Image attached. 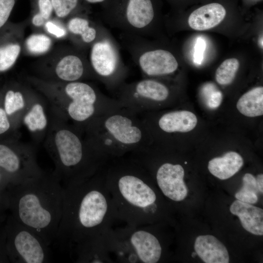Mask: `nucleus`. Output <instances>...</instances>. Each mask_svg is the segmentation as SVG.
<instances>
[{"mask_svg":"<svg viewBox=\"0 0 263 263\" xmlns=\"http://www.w3.org/2000/svg\"><path fill=\"white\" fill-rule=\"evenodd\" d=\"M106 165L87 179L63 187V212L54 243L61 250L69 253L76 244L113 227L118 220L106 184Z\"/></svg>","mask_w":263,"mask_h":263,"instance_id":"nucleus-1","label":"nucleus"},{"mask_svg":"<svg viewBox=\"0 0 263 263\" xmlns=\"http://www.w3.org/2000/svg\"><path fill=\"white\" fill-rule=\"evenodd\" d=\"M105 176L119 221L137 226L156 219L159 198L152 178L138 161L130 155L111 159L105 166Z\"/></svg>","mask_w":263,"mask_h":263,"instance_id":"nucleus-2","label":"nucleus"},{"mask_svg":"<svg viewBox=\"0 0 263 263\" xmlns=\"http://www.w3.org/2000/svg\"><path fill=\"white\" fill-rule=\"evenodd\" d=\"M6 199L9 213L39 234L49 246L54 243L61 220L64 188L53 173L19 184H10Z\"/></svg>","mask_w":263,"mask_h":263,"instance_id":"nucleus-3","label":"nucleus"},{"mask_svg":"<svg viewBox=\"0 0 263 263\" xmlns=\"http://www.w3.org/2000/svg\"><path fill=\"white\" fill-rule=\"evenodd\" d=\"M43 143L55 165L52 173L63 187L87 179L110 160L82 129L52 111L51 124Z\"/></svg>","mask_w":263,"mask_h":263,"instance_id":"nucleus-4","label":"nucleus"},{"mask_svg":"<svg viewBox=\"0 0 263 263\" xmlns=\"http://www.w3.org/2000/svg\"><path fill=\"white\" fill-rule=\"evenodd\" d=\"M24 81L45 97L55 113L81 129L93 119L122 107L115 98L85 80L54 82L28 75Z\"/></svg>","mask_w":263,"mask_h":263,"instance_id":"nucleus-5","label":"nucleus"},{"mask_svg":"<svg viewBox=\"0 0 263 263\" xmlns=\"http://www.w3.org/2000/svg\"><path fill=\"white\" fill-rule=\"evenodd\" d=\"M82 129L110 159L140 151L152 141L139 115L123 107L93 119Z\"/></svg>","mask_w":263,"mask_h":263,"instance_id":"nucleus-6","label":"nucleus"},{"mask_svg":"<svg viewBox=\"0 0 263 263\" xmlns=\"http://www.w3.org/2000/svg\"><path fill=\"white\" fill-rule=\"evenodd\" d=\"M34 71V76L50 81L94 79L86 51L74 45L52 49L35 63Z\"/></svg>","mask_w":263,"mask_h":263,"instance_id":"nucleus-7","label":"nucleus"},{"mask_svg":"<svg viewBox=\"0 0 263 263\" xmlns=\"http://www.w3.org/2000/svg\"><path fill=\"white\" fill-rule=\"evenodd\" d=\"M88 58L94 79L109 90L115 91L125 82L128 68L122 59L118 42L105 26L90 46Z\"/></svg>","mask_w":263,"mask_h":263,"instance_id":"nucleus-8","label":"nucleus"},{"mask_svg":"<svg viewBox=\"0 0 263 263\" xmlns=\"http://www.w3.org/2000/svg\"><path fill=\"white\" fill-rule=\"evenodd\" d=\"M102 18L121 32L146 37L151 33L156 12L152 0H110Z\"/></svg>","mask_w":263,"mask_h":263,"instance_id":"nucleus-9","label":"nucleus"},{"mask_svg":"<svg viewBox=\"0 0 263 263\" xmlns=\"http://www.w3.org/2000/svg\"><path fill=\"white\" fill-rule=\"evenodd\" d=\"M120 40L143 77L171 75L178 67V61L170 51L154 47L146 37L121 32Z\"/></svg>","mask_w":263,"mask_h":263,"instance_id":"nucleus-10","label":"nucleus"},{"mask_svg":"<svg viewBox=\"0 0 263 263\" xmlns=\"http://www.w3.org/2000/svg\"><path fill=\"white\" fill-rule=\"evenodd\" d=\"M6 247L10 263L49 262V245L36 232L23 225L10 213L4 224Z\"/></svg>","mask_w":263,"mask_h":263,"instance_id":"nucleus-11","label":"nucleus"},{"mask_svg":"<svg viewBox=\"0 0 263 263\" xmlns=\"http://www.w3.org/2000/svg\"><path fill=\"white\" fill-rule=\"evenodd\" d=\"M0 169L13 184L38 177L45 172L37 162L36 145L16 137L0 140Z\"/></svg>","mask_w":263,"mask_h":263,"instance_id":"nucleus-12","label":"nucleus"},{"mask_svg":"<svg viewBox=\"0 0 263 263\" xmlns=\"http://www.w3.org/2000/svg\"><path fill=\"white\" fill-rule=\"evenodd\" d=\"M116 91L115 98L123 108L137 114L147 113L154 105L167 101L169 88L154 78L143 77L131 83H123Z\"/></svg>","mask_w":263,"mask_h":263,"instance_id":"nucleus-13","label":"nucleus"},{"mask_svg":"<svg viewBox=\"0 0 263 263\" xmlns=\"http://www.w3.org/2000/svg\"><path fill=\"white\" fill-rule=\"evenodd\" d=\"M149 225H125L114 229L116 234L130 247L139 263H156L162 256L161 242Z\"/></svg>","mask_w":263,"mask_h":263,"instance_id":"nucleus-14","label":"nucleus"},{"mask_svg":"<svg viewBox=\"0 0 263 263\" xmlns=\"http://www.w3.org/2000/svg\"><path fill=\"white\" fill-rule=\"evenodd\" d=\"M33 87L26 82L10 80L1 85L0 105L18 132L23 114L30 100Z\"/></svg>","mask_w":263,"mask_h":263,"instance_id":"nucleus-15","label":"nucleus"},{"mask_svg":"<svg viewBox=\"0 0 263 263\" xmlns=\"http://www.w3.org/2000/svg\"><path fill=\"white\" fill-rule=\"evenodd\" d=\"M51 118L52 110L48 101L33 88L21 124L27 129L36 145L43 142L49 129Z\"/></svg>","mask_w":263,"mask_h":263,"instance_id":"nucleus-16","label":"nucleus"},{"mask_svg":"<svg viewBox=\"0 0 263 263\" xmlns=\"http://www.w3.org/2000/svg\"><path fill=\"white\" fill-rule=\"evenodd\" d=\"M145 168L151 176H154L158 187L165 197L176 202L185 199L188 189L184 181V169L181 165L165 162L155 169Z\"/></svg>","mask_w":263,"mask_h":263,"instance_id":"nucleus-17","label":"nucleus"},{"mask_svg":"<svg viewBox=\"0 0 263 263\" xmlns=\"http://www.w3.org/2000/svg\"><path fill=\"white\" fill-rule=\"evenodd\" d=\"M29 19L8 21L0 30V75L11 70L22 53L25 28Z\"/></svg>","mask_w":263,"mask_h":263,"instance_id":"nucleus-18","label":"nucleus"},{"mask_svg":"<svg viewBox=\"0 0 263 263\" xmlns=\"http://www.w3.org/2000/svg\"><path fill=\"white\" fill-rule=\"evenodd\" d=\"M68 39L73 45L86 51L99 37L104 25L92 20L84 12L74 15L65 20Z\"/></svg>","mask_w":263,"mask_h":263,"instance_id":"nucleus-19","label":"nucleus"},{"mask_svg":"<svg viewBox=\"0 0 263 263\" xmlns=\"http://www.w3.org/2000/svg\"><path fill=\"white\" fill-rule=\"evenodd\" d=\"M107 230L75 245L69 253L74 261L78 263H115L109 249Z\"/></svg>","mask_w":263,"mask_h":263,"instance_id":"nucleus-20","label":"nucleus"},{"mask_svg":"<svg viewBox=\"0 0 263 263\" xmlns=\"http://www.w3.org/2000/svg\"><path fill=\"white\" fill-rule=\"evenodd\" d=\"M194 249L197 255L206 263H228L229 262L226 248L212 235L198 236L195 241Z\"/></svg>","mask_w":263,"mask_h":263,"instance_id":"nucleus-21","label":"nucleus"},{"mask_svg":"<svg viewBox=\"0 0 263 263\" xmlns=\"http://www.w3.org/2000/svg\"><path fill=\"white\" fill-rule=\"evenodd\" d=\"M197 123L196 115L193 113L185 110L165 113L157 121L158 128L168 134L189 132L195 127Z\"/></svg>","mask_w":263,"mask_h":263,"instance_id":"nucleus-22","label":"nucleus"},{"mask_svg":"<svg viewBox=\"0 0 263 263\" xmlns=\"http://www.w3.org/2000/svg\"><path fill=\"white\" fill-rule=\"evenodd\" d=\"M226 10L218 3H211L200 7L190 15L188 23L193 29L208 30L218 25L224 19Z\"/></svg>","mask_w":263,"mask_h":263,"instance_id":"nucleus-23","label":"nucleus"},{"mask_svg":"<svg viewBox=\"0 0 263 263\" xmlns=\"http://www.w3.org/2000/svg\"><path fill=\"white\" fill-rule=\"evenodd\" d=\"M230 211L237 216L244 228L256 235L263 234V210L262 208L238 200L233 202Z\"/></svg>","mask_w":263,"mask_h":263,"instance_id":"nucleus-24","label":"nucleus"},{"mask_svg":"<svg viewBox=\"0 0 263 263\" xmlns=\"http://www.w3.org/2000/svg\"><path fill=\"white\" fill-rule=\"evenodd\" d=\"M244 161L237 152L229 151L222 157L210 160L208 164L209 172L221 180L227 179L236 174L242 168Z\"/></svg>","mask_w":263,"mask_h":263,"instance_id":"nucleus-25","label":"nucleus"},{"mask_svg":"<svg viewBox=\"0 0 263 263\" xmlns=\"http://www.w3.org/2000/svg\"><path fill=\"white\" fill-rule=\"evenodd\" d=\"M54 40L43 31H35L24 38L22 53L26 56H43L52 50Z\"/></svg>","mask_w":263,"mask_h":263,"instance_id":"nucleus-26","label":"nucleus"},{"mask_svg":"<svg viewBox=\"0 0 263 263\" xmlns=\"http://www.w3.org/2000/svg\"><path fill=\"white\" fill-rule=\"evenodd\" d=\"M238 110L247 117L263 114V87H255L244 94L237 103Z\"/></svg>","mask_w":263,"mask_h":263,"instance_id":"nucleus-27","label":"nucleus"},{"mask_svg":"<svg viewBox=\"0 0 263 263\" xmlns=\"http://www.w3.org/2000/svg\"><path fill=\"white\" fill-rule=\"evenodd\" d=\"M32 10L29 24L35 31H42L45 22L53 17V8L51 0H31Z\"/></svg>","mask_w":263,"mask_h":263,"instance_id":"nucleus-28","label":"nucleus"},{"mask_svg":"<svg viewBox=\"0 0 263 263\" xmlns=\"http://www.w3.org/2000/svg\"><path fill=\"white\" fill-rule=\"evenodd\" d=\"M55 17L63 20L83 12L81 7L82 0H51Z\"/></svg>","mask_w":263,"mask_h":263,"instance_id":"nucleus-29","label":"nucleus"},{"mask_svg":"<svg viewBox=\"0 0 263 263\" xmlns=\"http://www.w3.org/2000/svg\"><path fill=\"white\" fill-rule=\"evenodd\" d=\"M239 67V60L235 58L225 59L218 67L215 73V78L220 85L231 83Z\"/></svg>","mask_w":263,"mask_h":263,"instance_id":"nucleus-30","label":"nucleus"},{"mask_svg":"<svg viewBox=\"0 0 263 263\" xmlns=\"http://www.w3.org/2000/svg\"><path fill=\"white\" fill-rule=\"evenodd\" d=\"M42 31L54 39H65L68 38V33L64 20L52 17L44 25Z\"/></svg>","mask_w":263,"mask_h":263,"instance_id":"nucleus-31","label":"nucleus"},{"mask_svg":"<svg viewBox=\"0 0 263 263\" xmlns=\"http://www.w3.org/2000/svg\"><path fill=\"white\" fill-rule=\"evenodd\" d=\"M17 0H0V30L9 21Z\"/></svg>","mask_w":263,"mask_h":263,"instance_id":"nucleus-32","label":"nucleus"},{"mask_svg":"<svg viewBox=\"0 0 263 263\" xmlns=\"http://www.w3.org/2000/svg\"><path fill=\"white\" fill-rule=\"evenodd\" d=\"M4 224L5 222L0 223V263H10L6 247Z\"/></svg>","mask_w":263,"mask_h":263,"instance_id":"nucleus-33","label":"nucleus"},{"mask_svg":"<svg viewBox=\"0 0 263 263\" xmlns=\"http://www.w3.org/2000/svg\"><path fill=\"white\" fill-rule=\"evenodd\" d=\"M206 47V43L202 38H198L194 46V61L200 65L203 60L204 54Z\"/></svg>","mask_w":263,"mask_h":263,"instance_id":"nucleus-34","label":"nucleus"},{"mask_svg":"<svg viewBox=\"0 0 263 263\" xmlns=\"http://www.w3.org/2000/svg\"><path fill=\"white\" fill-rule=\"evenodd\" d=\"M243 185L241 188L244 190L258 193L256 178L250 173H246L243 177Z\"/></svg>","mask_w":263,"mask_h":263,"instance_id":"nucleus-35","label":"nucleus"},{"mask_svg":"<svg viewBox=\"0 0 263 263\" xmlns=\"http://www.w3.org/2000/svg\"><path fill=\"white\" fill-rule=\"evenodd\" d=\"M7 188L0 186V223L5 222L8 215L7 212L8 210L6 195Z\"/></svg>","mask_w":263,"mask_h":263,"instance_id":"nucleus-36","label":"nucleus"},{"mask_svg":"<svg viewBox=\"0 0 263 263\" xmlns=\"http://www.w3.org/2000/svg\"><path fill=\"white\" fill-rule=\"evenodd\" d=\"M258 194L241 189L236 193L235 197L237 200L248 204H254L258 201Z\"/></svg>","mask_w":263,"mask_h":263,"instance_id":"nucleus-37","label":"nucleus"},{"mask_svg":"<svg viewBox=\"0 0 263 263\" xmlns=\"http://www.w3.org/2000/svg\"><path fill=\"white\" fill-rule=\"evenodd\" d=\"M10 184L11 182L8 178L0 169V186L7 188Z\"/></svg>","mask_w":263,"mask_h":263,"instance_id":"nucleus-38","label":"nucleus"},{"mask_svg":"<svg viewBox=\"0 0 263 263\" xmlns=\"http://www.w3.org/2000/svg\"><path fill=\"white\" fill-rule=\"evenodd\" d=\"M256 183L259 191L263 193V175L260 174L257 176Z\"/></svg>","mask_w":263,"mask_h":263,"instance_id":"nucleus-39","label":"nucleus"},{"mask_svg":"<svg viewBox=\"0 0 263 263\" xmlns=\"http://www.w3.org/2000/svg\"><path fill=\"white\" fill-rule=\"evenodd\" d=\"M196 255H197V254L196 253V252H192V255H191L192 257H195Z\"/></svg>","mask_w":263,"mask_h":263,"instance_id":"nucleus-40","label":"nucleus"},{"mask_svg":"<svg viewBox=\"0 0 263 263\" xmlns=\"http://www.w3.org/2000/svg\"><path fill=\"white\" fill-rule=\"evenodd\" d=\"M1 85H0V88H1Z\"/></svg>","mask_w":263,"mask_h":263,"instance_id":"nucleus-41","label":"nucleus"}]
</instances>
